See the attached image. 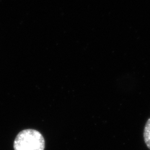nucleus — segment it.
Here are the masks:
<instances>
[{"label": "nucleus", "mask_w": 150, "mask_h": 150, "mask_svg": "<svg viewBox=\"0 0 150 150\" xmlns=\"http://www.w3.org/2000/svg\"><path fill=\"white\" fill-rule=\"evenodd\" d=\"M14 150H45L43 136L37 130H22L16 136L13 143Z\"/></svg>", "instance_id": "1"}, {"label": "nucleus", "mask_w": 150, "mask_h": 150, "mask_svg": "<svg viewBox=\"0 0 150 150\" xmlns=\"http://www.w3.org/2000/svg\"><path fill=\"white\" fill-rule=\"evenodd\" d=\"M144 137L146 145L150 150V117L148 119L145 125Z\"/></svg>", "instance_id": "2"}]
</instances>
